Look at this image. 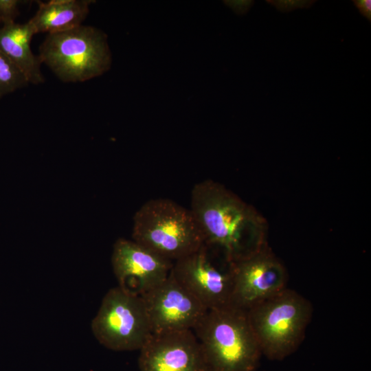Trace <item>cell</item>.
Returning a JSON list of instances; mask_svg holds the SVG:
<instances>
[{
  "mask_svg": "<svg viewBox=\"0 0 371 371\" xmlns=\"http://www.w3.org/2000/svg\"><path fill=\"white\" fill-rule=\"evenodd\" d=\"M223 3L229 7L236 14L244 15L247 13L254 3L252 0H225Z\"/></svg>",
  "mask_w": 371,
  "mask_h": 371,
  "instance_id": "obj_17",
  "label": "cell"
},
{
  "mask_svg": "<svg viewBox=\"0 0 371 371\" xmlns=\"http://www.w3.org/2000/svg\"><path fill=\"white\" fill-rule=\"evenodd\" d=\"M190 211L204 245L231 264L267 245L264 220L254 208L212 180L194 185Z\"/></svg>",
  "mask_w": 371,
  "mask_h": 371,
  "instance_id": "obj_1",
  "label": "cell"
},
{
  "mask_svg": "<svg viewBox=\"0 0 371 371\" xmlns=\"http://www.w3.org/2000/svg\"><path fill=\"white\" fill-rule=\"evenodd\" d=\"M142 297L152 333L192 330L207 311L170 274Z\"/></svg>",
  "mask_w": 371,
  "mask_h": 371,
  "instance_id": "obj_9",
  "label": "cell"
},
{
  "mask_svg": "<svg viewBox=\"0 0 371 371\" xmlns=\"http://www.w3.org/2000/svg\"><path fill=\"white\" fill-rule=\"evenodd\" d=\"M204 244L196 251L175 262L170 276L207 310L231 306L232 274L225 260Z\"/></svg>",
  "mask_w": 371,
  "mask_h": 371,
  "instance_id": "obj_7",
  "label": "cell"
},
{
  "mask_svg": "<svg viewBox=\"0 0 371 371\" xmlns=\"http://www.w3.org/2000/svg\"><path fill=\"white\" fill-rule=\"evenodd\" d=\"M91 0H52L37 1L38 10L28 21L35 33L54 34L79 25L89 12Z\"/></svg>",
  "mask_w": 371,
  "mask_h": 371,
  "instance_id": "obj_13",
  "label": "cell"
},
{
  "mask_svg": "<svg viewBox=\"0 0 371 371\" xmlns=\"http://www.w3.org/2000/svg\"><path fill=\"white\" fill-rule=\"evenodd\" d=\"M28 84L21 69L0 51V99Z\"/></svg>",
  "mask_w": 371,
  "mask_h": 371,
  "instance_id": "obj_14",
  "label": "cell"
},
{
  "mask_svg": "<svg viewBox=\"0 0 371 371\" xmlns=\"http://www.w3.org/2000/svg\"><path fill=\"white\" fill-rule=\"evenodd\" d=\"M132 237L133 240L172 262L204 244L190 210L163 198L146 201L136 212Z\"/></svg>",
  "mask_w": 371,
  "mask_h": 371,
  "instance_id": "obj_4",
  "label": "cell"
},
{
  "mask_svg": "<svg viewBox=\"0 0 371 371\" xmlns=\"http://www.w3.org/2000/svg\"><path fill=\"white\" fill-rule=\"evenodd\" d=\"M36 34L31 24L15 22L0 26V51L7 56L23 73L29 83L42 84L45 78L41 62L31 49V41Z\"/></svg>",
  "mask_w": 371,
  "mask_h": 371,
  "instance_id": "obj_12",
  "label": "cell"
},
{
  "mask_svg": "<svg viewBox=\"0 0 371 371\" xmlns=\"http://www.w3.org/2000/svg\"><path fill=\"white\" fill-rule=\"evenodd\" d=\"M313 313L311 302L288 288L247 311L262 356L272 361H282L298 349Z\"/></svg>",
  "mask_w": 371,
  "mask_h": 371,
  "instance_id": "obj_3",
  "label": "cell"
},
{
  "mask_svg": "<svg viewBox=\"0 0 371 371\" xmlns=\"http://www.w3.org/2000/svg\"><path fill=\"white\" fill-rule=\"evenodd\" d=\"M315 0H267L266 2L281 12H289L296 9H308Z\"/></svg>",
  "mask_w": 371,
  "mask_h": 371,
  "instance_id": "obj_15",
  "label": "cell"
},
{
  "mask_svg": "<svg viewBox=\"0 0 371 371\" xmlns=\"http://www.w3.org/2000/svg\"><path fill=\"white\" fill-rule=\"evenodd\" d=\"M91 327L99 343L115 351L140 350L152 335L142 296L120 286L104 296Z\"/></svg>",
  "mask_w": 371,
  "mask_h": 371,
  "instance_id": "obj_6",
  "label": "cell"
},
{
  "mask_svg": "<svg viewBox=\"0 0 371 371\" xmlns=\"http://www.w3.org/2000/svg\"><path fill=\"white\" fill-rule=\"evenodd\" d=\"M38 56L63 82H81L98 77L111 68L107 35L91 25L47 34Z\"/></svg>",
  "mask_w": 371,
  "mask_h": 371,
  "instance_id": "obj_5",
  "label": "cell"
},
{
  "mask_svg": "<svg viewBox=\"0 0 371 371\" xmlns=\"http://www.w3.org/2000/svg\"><path fill=\"white\" fill-rule=\"evenodd\" d=\"M111 263L118 286L140 296L163 282L173 265L172 261L124 238L115 243Z\"/></svg>",
  "mask_w": 371,
  "mask_h": 371,
  "instance_id": "obj_10",
  "label": "cell"
},
{
  "mask_svg": "<svg viewBox=\"0 0 371 371\" xmlns=\"http://www.w3.org/2000/svg\"><path fill=\"white\" fill-rule=\"evenodd\" d=\"M210 371H255L262 356L247 311L228 306L207 310L192 329Z\"/></svg>",
  "mask_w": 371,
  "mask_h": 371,
  "instance_id": "obj_2",
  "label": "cell"
},
{
  "mask_svg": "<svg viewBox=\"0 0 371 371\" xmlns=\"http://www.w3.org/2000/svg\"><path fill=\"white\" fill-rule=\"evenodd\" d=\"M21 1L0 0V23H14L19 13Z\"/></svg>",
  "mask_w": 371,
  "mask_h": 371,
  "instance_id": "obj_16",
  "label": "cell"
},
{
  "mask_svg": "<svg viewBox=\"0 0 371 371\" xmlns=\"http://www.w3.org/2000/svg\"><path fill=\"white\" fill-rule=\"evenodd\" d=\"M360 14L371 22V0H352Z\"/></svg>",
  "mask_w": 371,
  "mask_h": 371,
  "instance_id": "obj_18",
  "label": "cell"
},
{
  "mask_svg": "<svg viewBox=\"0 0 371 371\" xmlns=\"http://www.w3.org/2000/svg\"><path fill=\"white\" fill-rule=\"evenodd\" d=\"M139 351L140 371H210L192 330L152 333Z\"/></svg>",
  "mask_w": 371,
  "mask_h": 371,
  "instance_id": "obj_11",
  "label": "cell"
},
{
  "mask_svg": "<svg viewBox=\"0 0 371 371\" xmlns=\"http://www.w3.org/2000/svg\"><path fill=\"white\" fill-rule=\"evenodd\" d=\"M230 265L234 307L247 311L287 288L286 270L267 245Z\"/></svg>",
  "mask_w": 371,
  "mask_h": 371,
  "instance_id": "obj_8",
  "label": "cell"
}]
</instances>
